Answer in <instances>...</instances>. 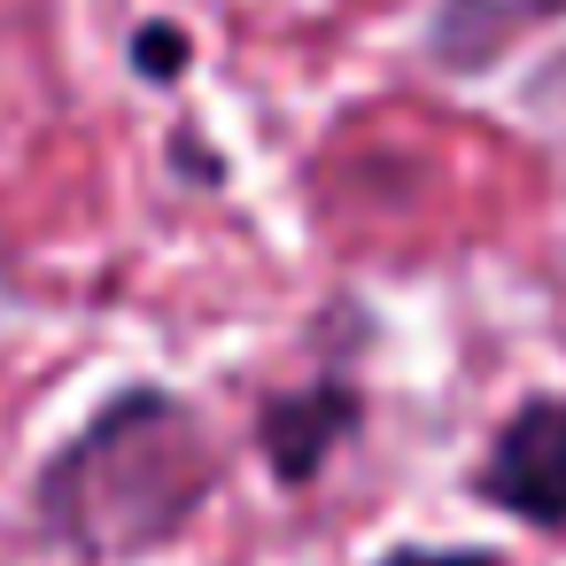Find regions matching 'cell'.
<instances>
[{"instance_id":"4","label":"cell","mask_w":566,"mask_h":566,"mask_svg":"<svg viewBox=\"0 0 566 566\" xmlns=\"http://www.w3.org/2000/svg\"><path fill=\"white\" fill-rule=\"evenodd\" d=\"M187 63H195V40H187L179 24H140V32H133V71H140L148 86H179Z\"/></svg>"},{"instance_id":"2","label":"cell","mask_w":566,"mask_h":566,"mask_svg":"<svg viewBox=\"0 0 566 566\" xmlns=\"http://www.w3.org/2000/svg\"><path fill=\"white\" fill-rule=\"evenodd\" d=\"M473 496L520 527H566V396H527L496 419L473 465Z\"/></svg>"},{"instance_id":"5","label":"cell","mask_w":566,"mask_h":566,"mask_svg":"<svg viewBox=\"0 0 566 566\" xmlns=\"http://www.w3.org/2000/svg\"><path fill=\"white\" fill-rule=\"evenodd\" d=\"M373 566H504V558L473 551V543H388Z\"/></svg>"},{"instance_id":"3","label":"cell","mask_w":566,"mask_h":566,"mask_svg":"<svg viewBox=\"0 0 566 566\" xmlns=\"http://www.w3.org/2000/svg\"><path fill=\"white\" fill-rule=\"evenodd\" d=\"M357 427H365V388H357L349 373H318V380H303V388L264 396V411H256V450H264V465H272L280 489H311V481L326 473V458H334Z\"/></svg>"},{"instance_id":"1","label":"cell","mask_w":566,"mask_h":566,"mask_svg":"<svg viewBox=\"0 0 566 566\" xmlns=\"http://www.w3.org/2000/svg\"><path fill=\"white\" fill-rule=\"evenodd\" d=\"M218 496V450L187 396L117 388L32 481V527L86 566L179 543Z\"/></svg>"}]
</instances>
